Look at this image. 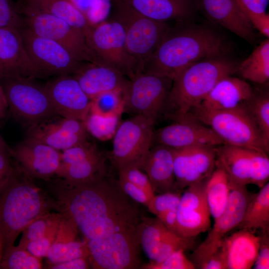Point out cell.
I'll list each match as a JSON object with an SVG mask.
<instances>
[{
	"mask_svg": "<svg viewBox=\"0 0 269 269\" xmlns=\"http://www.w3.org/2000/svg\"><path fill=\"white\" fill-rule=\"evenodd\" d=\"M44 181L57 212L71 219L86 240L138 228L142 217L138 208L118 182L112 183L106 175L83 182L58 177Z\"/></svg>",
	"mask_w": 269,
	"mask_h": 269,
	"instance_id": "obj_1",
	"label": "cell"
},
{
	"mask_svg": "<svg viewBox=\"0 0 269 269\" xmlns=\"http://www.w3.org/2000/svg\"><path fill=\"white\" fill-rule=\"evenodd\" d=\"M228 51L223 38L205 27L170 28L142 72L173 78L199 61L223 56Z\"/></svg>",
	"mask_w": 269,
	"mask_h": 269,
	"instance_id": "obj_2",
	"label": "cell"
},
{
	"mask_svg": "<svg viewBox=\"0 0 269 269\" xmlns=\"http://www.w3.org/2000/svg\"><path fill=\"white\" fill-rule=\"evenodd\" d=\"M53 211L57 212L55 200L17 167L0 188V240L3 252L14 245L30 223Z\"/></svg>",
	"mask_w": 269,
	"mask_h": 269,
	"instance_id": "obj_3",
	"label": "cell"
},
{
	"mask_svg": "<svg viewBox=\"0 0 269 269\" xmlns=\"http://www.w3.org/2000/svg\"><path fill=\"white\" fill-rule=\"evenodd\" d=\"M237 69L235 63L224 56L188 66L173 78L162 114L175 122L188 117L221 79L232 75Z\"/></svg>",
	"mask_w": 269,
	"mask_h": 269,
	"instance_id": "obj_4",
	"label": "cell"
},
{
	"mask_svg": "<svg viewBox=\"0 0 269 269\" xmlns=\"http://www.w3.org/2000/svg\"><path fill=\"white\" fill-rule=\"evenodd\" d=\"M113 18L123 26L128 53L134 60L137 74L156 50L170 27L136 12L121 0H112Z\"/></svg>",
	"mask_w": 269,
	"mask_h": 269,
	"instance_id": "obj_5",
	"label": "cell"
},
{
	"mask_svg": "<svg viewBox=\"0 0 269 269\" xmlns=\"http://www.w3.org/2000/svg\"><path fill=\"white\" fill-rule=\"evenodd\" d=\"M245 102L228 110L195 111L190 116L211 128L225 143L269 154V150Z\"/></svg>",
	"mask_w": 269,
	"mask_h": 269,
	"instance_id": "obj_6",
	"label": "cell"
},
{
	"mask_svg": "<svg viewBox=\"0 0 269 269\" xmlns=\"http://www.w3.org/2000/svg\"><path fill=\"white\" fill-rule=\"evenodd\" d=\"M216 166L227 175L231 186L256 185L269 182V154L253 148L227 143L216 147Z\"/></svg>",
	"mask_w": 269,
	"mask_h": 269,
	"instance_id": "obj_7",
	"label": "cell"
},
{
	"mask_svg": "<svg viewBox=\"0 0 269 269\" xmlns=\"http://www.w3.org/2000/svg\"><path fill=\"white\" fill-rule=\"evenodd\" d=\"M155 123L142 116H133L120 123L113 137L112 160L118 170L142 167L153 145Z\"/></svg>",
	"mask_w": 269,
	"mask_h": 269,
	"instance_id": "obj_8",
	"label": "cell"
},
{
	"mask_svg": "<svg viewBox=\"0 0 269 269\" xmlns=\"http://www.w3.org/2000/svg\"><path fill=\"white\" fill-rule=\"evenodd\" d=\"M0 83L8 110L28 128L58 116L44 86L34 79L8 78Z\"/></svg>",
	"mask_w": 269,
	"mask_h": 269,
	"instance_id": "obj_9",
	"label": "cell"
},
{
	"mask_svg": "<svg viewBox=\"0 0 269 269\" xmlns=\"http://www.w3.org/2000/svg\"><path fill=\"white\" fill-rule=\"evenodd\" d=\"M87 44L98 63L119 71L129 79L137 74L135 64L127 52L122 24L112 19L92 25L85 33Z\"/></svg>",
	"mask_w": 269,
	"mask_h": 269,
	"instance_id": "obj_10",
	"label": "cell"
},
{
	"mask_svg": "<svg viewBox=\"0 0 269 269\" xmlns=\"http://www.w3.org/2000/svg\"><path fill=\"white\" fill-rule=\"evenodd\" d=\"M173 80L167 76L141 72L129 79L123 93V111L142 116L154 123L162 114Z\"/></svg>",
	"mask_w": 269,
	"mask_h": 269,
	"instance_id": "obj_11",
	"label": "cell"
},
{
	"mask_svg": "<svg viewBox=\"0 0 269 269\" xmlns=\"http://www.w3.org/2000/svg\"><path fill=\"white\" fill-rule=\"evenodd\" d=\"M85 240L92 268L132 269L138 267L140 246L138 228L117 232L104 238Z\"/></svg>",
	"mask_w": 269,
	"mask_h": 269,
	"instance_id": "obj_12",
	"label": "cell"
},
{
	"mask_svg": "<svg viewBox=\"0 0 269 269\" xmlns=\"http://www.w3.org/2000/svg\"><path fill=\"white\" fill-rule=\"evenodd\" d=\"M19 30L25 49L39 78L73 75L86 63L77 60L61 44L36 35L24 25Z\"/></svg>",
	"mask_w": 269,
	"mask_h": 269,
	"instance_id": "obj_13",
	"label": "cell"
},
{
	"mask_svg": "<svg viewBox=\"0 0 269 269\" xmlns=\"http://www.w3.org/2000/svg\"><path fill=\"white\" fill-rule=\"evenodd\" d=\"M19 10L24 25L33 33L61 44L78 61L97 63L83 31L49 14Z\"/></svg>",
	"mask_w": 269,
	"mask_h": 269,
	"instance_id": "obj_14",
	"label": "cell"
},
{
	"mask_svg": "<svg viewBox=\"0 0 269 269\" xmlns=\"http://www.w3.org/2000/svg\"><path fill=\"white\" fill-rule=\"evenodd\" d=\"M231 187L229 197L223 212L215 219L213 228L191 255V260L196 269L217 251L226 234L237 227L255 194L248 190L247 186Z\"/></svg>",
	"mask_w": 269,
	"mask_h": 269,
	"instance_id": "obj_15",
	"label": "cell"
},
{
	"mask_svg": "<svg viewBox=\"0 0 269 269\" xmlns=\"http://www.w3.org/2000/svg\"><path fill=\"white\" fill-rule=\"evenodd\" d=\"M208 178L188 186L181 194L176 233L182 237L194 238L210 228L211 215L205 192Z\"/></svg>",
	"mask_w": 269,
	"mask_h": 269,
	"instance_id": "obj_16",
	"label": "cell"
},
{
	"mask_svg": "<svg viewBox=\"0 0 269 269\" xmlns=\"http://www.w3.org/2000/svg\"><path fill=\"white\" fill-rule=\"evenodd\" d=\"M15 165L33 179L47 181L56 177L61 163V151L30 138L11 148Z\"/></svg>",
	"mask_w": 269,
	"mask_h": 269,
	"instance_id": "obj_17",
	"label": "cell"
},
{
	"mask_svg": "<svg viewBox=\"0 0 269 269\" xmlns=\"http://www.w3.org/2000/svg\"><path fill=\"white\" fill-rule=\"evenodd\" d=\"M217 146L200 145L173 149L174 191L208 178L216 167Z\"/></svg>",
	"mask_w": 269,
	"mask_h": 269,
	"instance_id": "obj_18",
	"label": "cell"
},
{
	"mask_svg": "<svg viewBox=\"0 0 269 269\" xmlns=\"http://www.w3.org/2000/svg\"><path fill=\"white\" fill-rule=\"evenodd\" d=\"M43 86L58 116L85 120L90 111L92 100L73 75L56 76Z\"/></svg>",
	"mask_w": 269,
	"mask_h": 269,
	"instance_id": "obj_19",
	"label": "cell"
},
{
	"mask_svg": "<svg viewBox=\"0 0 269 269\" xmlns=\"http://www.w3.org/2000/svg\"><path fill=\"white\" fill-rule=\"evenodd\" d=\"M152 141L153 144H162L173 149L216 146L225 143L211 128L192 119L176 121L154 131Z\"/></svg>",
	"mask_w": 269,
	"mask_h": 269,
	"instance_id": "obj_20",
	"label": "cell"
},
{
	"mask_svg": "<svg viewBox=\"0 0 269 269\" xmlns=\"http://www.w3.org/2000/svg\"><path fill=\"white\" fill-rule=\"evenodd\" d=\"M57 116L28 127L26 137L61 151L87 140L84 121Z\"/></svg>",
	"mask_w": 269,
	"mask_h": 269,
	"instance_id": "obj_21",
	"label": "cell"
},
{
	"mask_svg": "<svg viewBox=\"0 0 269 269\" xmlns=\"http://www.w3.org/2000/svg\"><path fill=\"white\" fill-rule=\"evenodd\" d=\"M8 78L34 79L39 74L25 49L20 30L0 28V80Z\"/></svg>",
	"mask_w": 269,
	"mask_h": 269,
	"instance_id": "obj_22",
	"label": "cell"
},
{
	"mask_svg": "<svg viewBox=\"0 0 269 269\" xmlns=\"http://www.w3.org/2000/svg\"><path fill=\"white\" fill-rule=\"evenodd\" d=\"M73 76L91 100L107 92L123 93L130 79L114 68L91 62H86Z\"/></svg>",
	"mask_w": 269,
	"mask_h": 269,
	"instance_id": "obj_23",
	"label": "cell"
},
{
	"mask_svg": "<svg viewBox=\"0 0 269 269\" xmlns=\"http://www.w3.org/2000/svg\"><path fill=\"white\" fill-rule=\"evenodd\" d=\"M254 94L251 86L245 80L231 75L227 76L215 84L200 105L193 111L232 109L249 100Z\"/></svg>",
	"mask_w": 269,
	"mask_h": 269,
	"instance_id": "obj_24",
	"label": "cell"
},
{
	"mask_svg": "<svg viewBox=\"0 0 269 269\" xmlns=\"http://www.w3.org/2000/svg\"><path fill=\"white\" fill-rule=\"evenodd\" d=\"M260 235L253 230L239 229L225 237L221 246L224 251L227 269H250L257 259Z\"/></svg>",
	"mask_w": 269,
	"mask_h": 269,
	"instance_id": "obj_25",
	"label": "cell"
},
{
	"mask_svg": "<svg viewBox=\"0 0 269 269\" xmlns=\"http://www.w3.org/2000/svg\"><path fill=\"white\" fill-rule=\"evenodd\" d=\"M61 214L55 239L46 257L48 265L76 258H88L89 256L86 241L78 239L79 231L76 225L71 219Z\"/></svg>",
	"mask_w": 269,
	"mask_h": 269,
	"instance_id": "obj_26",
	"label": "cell"
},
{
	"mask_svg": "<svg viewBox=\"0 0 269 269\" xmlns=\"http://www.w3.org/2000/svg\"><path fill=\"white\" fill-rule=\"evenodd\" d=\"M142 170L148 177L155 194L174 191L173 148L162 144H153Z\"/></svg>",
	"mask_w": 269,
	"mask_h": 269,
	"instance_id": "obj_27",
	"label": "cell"
},
{
	"mask_svg": "<svg viewBox=\"0 0 269 269\" xmlns=\"http://www.w3.org/2000/svg\"><path fill=\"white\" fill-rule=\"evenodd\" d=\"M200 2L212 20L242 38L252 39L253 27L236 0H200Z\"/></svg>",
	"mask_w": 269,
	"mask_h": 269,
	"instance_id": "obj_28",
	"label": "cell"
},
{
	"mask_svg": "<svg viewBox=\"0 0 269 269\" xmlns=\"http://www.w3.org/2000/svg\"><path fill=\"white\" fill-rule=\"evenodd\" d=\"M139 14L158 21L180 20L191 12L189 0H121Z\"/></svg>",
	"mask_w": 269,
	"mask_h": 269,
	"instance_id": "obj_29",
	"label": "cell"
},
{
	"mask_svg": "<svg viewBox=\"0 0 269 269\" xmlns=\"http://www.w3.org/2000/svg\"><path fill=\"white\" fill-rule=\"evenodd\" d=\"M19 9L54 16L81 30L84 34L92 25L71 0H23Z\"/></svg>",
	"mask_w": 269,
	"mask_h": 269,
	"instance_id": "obj_30",
	"label": "cell"
},
{
	"mask_svg": "<svg viewBox=\"0 0 269 269\" xmlns=\"http://www.w3.org/2000/svg\"><path fill=\"white\" fill-rule=\"evenodd\" d=\"M261 232H269V183L255 194L248 203L243 217L236 227Z\"/></svg>",
	"mask_w": 269,
	"mask_h": 269,
	"instance_id": "obj_31",
	"label": "cell"
},
{
	"mask_svg": "<svg viewBox=\"0 0 269 269\" xmlns=\"http://www.w3.org/2000/svg\"><path fill=\"white\" fill-rule=\"evenodd\" d=\"M105 159L100 152L72 164H61L56 177L73 182L91 180L106 175Z\"/></svg>",
	"mask_w": 269,
	"mask_h": 269,
	"instance_id": "obj_32",
	"label": "cell"
},
{
	"mask_svg": "<svg viewBox=\"0 0 269 269\" xmlns=\"http://www.w3.org/2000/svg\"><path fill=\"white\" fill-rule=\"evenodd\" d=\"M241 76L258 84H264L269 79V40L262 41L237 66Z\"/></svg>",
	"mask_w": 269,
	"mask_h": 269,
	"instance_id": "obj_33",
	"label": "cell"
},
{
	"mask_svg": "<svg viewBox=\"0 0 269 269\" xmlns=\"http://www.w3.org/2000/svg\"><path fill=\"white\" fill-rule=\"evenodd\" d=\"M231 184L225 172L216 166L207 179L205 192L211 215L214 220L223 212L229 197Z\"/></svg>",
	"mask_w": 269,
	"mask_h": 269,
	"instance_id": "obj_34",
	"label": "cell"
},
{
	"mask_svg": "<svg viewBox=\"0 0 269 269\" xmlns=\"http://www.w3.org/2000/svg\"><path fill=\"white\" fill-rule=\"evenodd\" d=\"M167 229L156 217L155 218L142 217L138 227L139 242L150 261L156 259L160 243Z\"/></svg>",
	"mask_w": 269,
	"mask_h": 269,
	"instance_id": "obj_35",
	"label": "cell"
},
{
	"mask_svg": "<svg viewBox=\"0 0 269 269\" xmlns=\"http://www.w3.org/2000/svg\"><path fill=\"white\" fill-rule=\"evenodd\" d=\"M61 214L51 212L34 220L22 232L18 246L26 249L31 241L42 238L56 230L59 226Z\"/></svg>",
	"mask_w": 269,
	"mask_h": 269,
	"instance_id": "obj_36",
	"label": "cell"
},
{
	"mask_svg": "<svg viewBox=\"0 0 269 269\" xmlns=\"http://www.w3.org/2000/svg\"><path fill=\"white\" fill-rule=\"evenodd\" d=\"M41 259L26 249L13 245L2 253L0 269H40L43 268Z\"/></svg>",
	"mask_w": 269,
	"mask_h": 269,
	"instance_id": "obj_37",
	"label": "cell"
},
{
	"mask_svg": "<svg viewBox=\"0 0 269 269\" xmlns=\"http://www.w3.org/2000/svg\"><path fill=\"white\" fill-rule=\"evenodd\" d=\"M246 104L269 150V97L268 93L255 95Z\"/></svg>",
	"mask_w": 269,
	"mask_h": 269,
	"instance_id": "obj_38",
	"label": "cell"
},
{
	"mask_svg": "<svg viewBox=\"0 0 269 269\" xmlns=\"http://www.w3.org/2000/svg\"><path fill=\"white\" fill-rule=\"evenodd\" d=\"M120 116H104L90 111L84 122L88 133L104 140L113 137L120 124Z\"/></svg>",
	"mask_w": 269,
	"mask_h": 269,
	"instance_id": "obj_39",
	"label": "cell"
},
{
	"mask_svg": "<svg viewBox=\"0 0 269 269\" xmlns=\"http://www.w3.org/2000/svg\"><path fill=\"white\" fill-rule=\"evenodd\" d=\"M90 111L104 116L121 115L123 112V93L109 92L92 99Z\"/></svg>",
	"mask_w": 269,
	"mask_h": 269,
	"instance_id": "obj_40",
	"label": "cell"
},
{
	"mask_svg": "<svg viewBox=\"0 0 269 269\" xmlns=\"http://www.w3.org/2000/svg\"><path fill=\"white\" fill-rule=\"evenodd\" d=\"M194 238L182 237L167 229L160 243L156 259L153 262H160L173 252L179 250H190L194 246Z\"/></svg>",
	"mask_w": 269,
	"mask_h": 269,
	"instance_id": "obj_41",
	"label": "cell"
},
{
	"mask_svg": "<svg viewBox=\"0 0 269 269\" xmlns=\"http://www.w3.org/2000/svg\"><path fill=\"white\" fill-rule=\"evenodd\" d=\"M185 250L179 249L166 257L163 261L156 263L149 261L144 264L145 269H195L196 267L185 255Z\"/></svg>",
	"mask_w": 269,
	"mask_h": 269,
	"instance_id": "obj_42",
	"label": "cell"
},
{
	"mask_svg": "<svg viewBox=\"0 0 269 269\" xmlns=\"http://www.w3.org/2000/svg\"><path fill=\"white\" fill-rule=\"evenodd\" d=\"M181 194V192L177 191L155 194L146 207L150 213L158 217L168 210L177 208Z\"/></svg>",
	"mask_w": 269,
	"mask_h": 269,
	"instance_id": "obj_43",
	"label": "cell"
},
{
	"mask_svg": "<svg viewBox=\"0 0 269 269\" xmlns=\"http://www.w3.org/2000/svg\"><path fill=\"white\" fill-rule=\"evenodd\" d=\"M99 152L94 143L87 140L61 151V163L67 165L88 158Z\"/></svg>",
	"mask_w": 269,
	"mask_h": 269,
	"instance_id": "obj_44",
	"label": "cell"
},
{
	"mask_svg": "<svg viewBox=\"0 0 269 269\" xmlns=\"http://www.w3.org/2000/svg\"><path fill=\"white\" fill-rule=\"evenodd\" d=\"M24 25L19 10L11 0H0V28L20 29Z\"/></svg>",
	"mask_w": 269,
	"mask_h": 269,
	"instance_id": "obj_45",
	"label": "cell"
},
{
	"mask_svg": "<svg viewBox=\"0 0 269 269\" xmlns=\"http://www.w3.org/2000/svg\"><path fill=\"white\" fill-rule=\"evenodd\" d=\"M118 171L119 175L140 187L151 197L155 194L148 177L141 169L136 167H127Z\"/></svg>",
	"mask_w": 269,
	"mask_h": 269,
	"instance_id": "obj_46",
	"label": "cell"
},
{
	"mask_svg": "<svg viewBox=\"0 0 269 269\" xmlns=\"http://www.w3.org/2000/svg\"><path fill=\"white\" fill-rule=\"evenodd\" d=\"M118 182L122 190L131 199L147 207L152 197L144 190L120 175Z\"/></svg>",
	"mask_w": 269,
	"mask_h": 269,
	"instance_id": "obj_47",
	"label": "cell"
},
{
	"mask_svg": "<svg viewBox=\"0 0 269 269\" xmlns=\"http://www.w3.org/2000/svg\"><path fill=\"white\" fill-rule=\"evenodd\" d=\"M57 229L42 238L30 242L26 246V249L37 257H46L55 239Z\"/></svg>",
	"mask_w": 269,
	"mask_h": 269,
	"instance_id": "obj_48",
	"label": "cell"
},
{
	"mask_svg": "<svg viewBox=\"0 0 269 269\" xmlns=\"http://www.w3.org/2000/svg\"><path fill=\"white\" fill-rule=\"evenodd\" d=\"M269 232H261L258 254L253 267L255 269H269Z\"/></svg>",
	"mask_w": 269,
	"mask_h": 269,
	"instance_id": "obj_49",
	"label": "cell"
},
{
	"mask_svg": "<svg viewBox=\"0 0 269 269\" xmlns=\"http://www.w3.org/2000/svg\"><path fill=\"white\" fill-rule=\"evenodd\" d=\"M241 10L247 16L266 12L269 0H236Z\"/></svg>",
	"mask_w": 269,
	"mask_h": 269,
	"instance_id": "obj_50",
	"label": "cell"
},
{
	"mask_svg": "<svg viewBox=\"0 0 269 269\" xmlns=\"http://www.w3.org/2000/svg\"><path fill=\"white\" fill-rule=\"evenodd\" d=\"M200 269H227L225 257L220 245L219 248L198 267Z\"/></svg>",
	"mask_w": 269,
	"mask_h": 269,
	"instance_id": "obj_51",
	"label": "cell"
},
{
	"mask_svg": "<svg viewBox=\"0 0 269 269\" xmlns=\"http://www.w3.org/2000/svg\"><path fill=\"white\" fill-rule=\"evenodd\" d=\"M12 157L0 151V188L12 176L16 170L12 164Z\"/></svg>",
	"mask_w": 269,
	"mask_h": 269,
	"instance_id": "obj_52",
	"label": "cell"
},
{
	"mask_svg": "<svg viewBox=\"0 0 269 269\" xmlns=\"http://www.w3.org/2000/svg\"><path fill=\"white\" fill-rule=\"evenodd\" d=\"M253 28L267 38L269 37V14L266 12L251 14L247 16Z\"/></svg>",
	"mask_w": 269,
	"mask_h": 269,
	"instance_id": "obj_53",
	"label": "cell"
},
{
	"mask_svg": "<svg viewBox=\"0 0 269 269\" xmlns=\"http://www.w3.org/2000/svg\"><path fill=\"white\" fill-rule=\"evenodd\" d=\"M90 268L88 258L72 259L61 263L48 265L47 269H87Z\"/></svg>",
	"mask_w": 269,
	"mask_h": 269,
	"instance_id": "obj_54",
	"label": "cell"
},
{
	"mask_svg": "<svg viewBox=\"0 0 269 269\" xmlns=\"http://www.w3.org/2000/svg\"><path fill=\"white\" fill-rule=\"evenodd\" d=\"M177 208L168 210L156 217L168 229L175 233L177 223Z\"/></svg>",
	"mask_w": 269,
	"mask_h": 269,
	"instance_id": "obj_55",
	"label": "cell"
},
{
	"mask_svg": "<svg viewBox=\"0 0 269 269\" xmlns=\"http://www.w3.org/2000/svg\"><path fill=\"white\" fill-rule=\"evenodd\" d=\"M8 107L2 87L0 83V121L3 120L7 114Z\"/></svg>",
	"mask_w": 269,
	"mask_h": 269,
	"instance_id": "obj_56",
	"label": "cell"
},
{
	"mask_svg": "<svg viewBox=\"0 0 269 269\" xmlns=\"http://www.w3.org/2000/svg\"><path fill=\"white\" fill-rule=\"evenodd\" d=\"M0 151L11 156V148L0 134ZM12 157V156H11Z\"/></svg>",
	"mask_w": 269,
	"mask_h": 269,
	"instance_id": "obj_57",
	"label": "cell"
},
{
	"mask_svg": "<svg viewBox=\"0 0 269 269\" xmlns=\"http://www.w3.org/2000/svg\"><path fill=\"white\" fill-rule=\"evenodd\" d=\"M2 252L3 251H2V245H1V241L0 240V262L1 257H2Z\"/></svg>",
	"mask_w": 269,
	"mask_h": 269,
	"instance_id": "obj_58",
	"label": "cell"
}]
</instances>
